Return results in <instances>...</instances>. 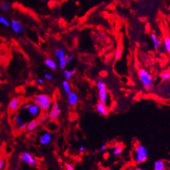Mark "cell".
Wrapping results in <instances>:
<instances>
[{"label":"cell","mask_w":170,"mask_h":170,"mask_svg":"<svg viewBox=\"0 0 170 170\" xmlns=\"http://www.w3.org/2000/svg\"><path fill=\"white\" fill-rule=\"evenodd\" d=\"M12 31L17 34H21L24 31V27L21 22L17 20H13L11 25Z\"/></svg>","instance_id":"obj_9"},{"label":"cell","mask_w":170,"mask_h":170,"mask_svg":"<svg viewBox=\"0 0 170 170\" xmlns=\"http://www.w3.org/2000/svg\"><path fill=\"white\" fill-rule=\"evenodd\" d=\"M54 56L58 58L60 69H65L67 65L65 60V52L63 49H57L54 52Z\"/></svg>","instance_id":"obj_7"},{"label":"cell","mask_w":170,"mask_h":170,"mask_svg":"<svg viewBox=\"0 0 170 170\" xmlns=\"http://www.w3.org/2000/svg\"><path fill=\"white\" fill-rule=\"evenodd\" d=\"M163 45L164 47L167 52L170 54V36L169 35H165L163 37Z\"/></svg>","instance_id":"obj_20"},{"label":"cell","mask_w":170,"mask_h":170,"mask_svg":"<svg viewBox=\"0 0 170 170\" xmlns=\"http://www.w3.org/2000/svg\"><path fill=\"white\" fill-rule=\"evenodd\" d=\"M13 121H14V124H16V126L19 125V124H20L22 122H24L23 119H22V118L21 117V115H20V114H16V115H15Z\"/></svg>","instance_id":"obj_23"},{"label":"cell","mask_w":170,"mask_h":170,"mask_svg":"<svg viewBox=\"0 0 170 170\" xmlns=\"http://www.w3.org/2000/svg\"><path fill=\"white\" fill-rule=\"evenodd\" d=\"M1 76H2V67L1 65H0V78H1Z\"/></svg>","instance_id":"obj_38"},{"label":"cell","mask_w":170,"mask_h":170,"mask_svg":"<svg viewBox=\"0 0 170 170\" xmlns=\"http://www.w3.org/2000/svg\"><path fill=\"white\" fill-rule=\"evenodd\" d=\"M26 110L27 111L28 113H29V115L32 116L33 118H37L38 116H40L42 110L36 103H31L29 108Z\"/></svg>","instance_id":"obj_10"},{"label":"cell","mask_w":170,"mask_h":170,"mask_svg":"<svg viewBox=\"0 0 170 170\" xmlns=\"http://www.w3.org/2000/svg\"><path fill=\"white\" fill-rule=\"evenodd\" d=\"M20 159L22 162L30 167H34L37 164V161L29 152H22L20 156Z\"/></svg>","instance_id":"obj_6"},{"label":"cell","mask_w":170,"mask_h":170,"mask_svg":"<svg viewBox=\"0 0 170 170\" xmlns=\"http://www.w3.org/2000/svg\"><path fill=\"white\" fill-rule=\"evenodd\" d=\"M0 24L4 25L5 27H10L11 25V22H9V20L6 18V17H4L2 15H0Z\"/></svg>","instance_id":"obj_22"},{"label":"cell","mask_w":170,"mask_h":170,"mask_svg":"<svg viewBox=\"0 0 170 170\" xmlns=\"http://www.w3.org/2000/svg\"><path fill=\"white\" fill-rule=\"evenodd\" d=\"M73 58H74V57H73L72 55L65 56V60H66V63H67V64H68V63H70L71 62H72Z\"/></svg>","instance_id":"obj_29"},{"label":"cell","mask_w":170,"mask_h":170,"mask_svg":"<svg viewBox=\"0 0 170 170\" xmlns=\"http://www.w3.org/2000/svg\"><path fill=\"white\" fill-rule=\"evenodd\" d=\"M31 103H28V102L26 103H24V104L23 106H22V108L23 109V110H27V109L29 108V107L30 106V105H31Z\"/></svg>","instance_id":"obj_33"},{"label":"cell","mask_w":170,"mask_h":170,"mask_svg":"<svg viewBox=\"0 0 170 170\" xmlns=\"http://www.w3.org/2000/svg\"><path fill=\"white\" fill-rule=\"evenodd\" d=\"M44 82H45V81L41 78H38V83L39 84H40V85H42L43 83H44Z\"/></svg>","instance_id":"obj_36"},{"label":"cell","mask_w":170,"mask_h":170,"mask_svg":"<svg viewBox=\"0 0 170 170\" xmlns=\"http://www.w3.org/2000/svg\"><path fill=\"white\" fill-rule=\"evenodd\" d=\"M106 149H107V146H106V144H103V145H101V148H100V151L104 152Z\"/></svg>","instance_id":"obj_34"},{"label":"cell","mask_w":170,"mask_h":170,"mask_svg":"<svg viewBox=\"0 0 170 170\" xmlns=\"http://www.w3.org/2000/svg\"><path fill=\"white\" fill-rule=\"evenodd\" d=\"M79 151H81V152H84L85 151V146H81L80 147H79Z\"/></svg>","instance_id":"obj_37"},{"label":"cell","mask_w":170,"mask_h":170,"mask_svg":"<svg viewBox=\"0 0 170 170\" xmlns=\"http://www.w3.org/2000/svg\"><path fill=\"white\" fill-rule=\"evenodd\" d=\"M150 36H151L152 43H153L154 49L156 50L160 49V48H161V41H160L158 37L157 36V35L155 34L154 33H152V34H151Z\"/></svg>","instance_id":"obj_15"},{"label":"cell","mask_w":170,"mask_h":170,"mask_svg":"<svg viewBox=\"0 0 170 170\" xmlns=\"http://www.w3.org/2000/svg\"><path fill=\"white\" fill-rule=\"evenodd\" d=\"M105 37H106V35L104 33H103V32H99L98 34V38L99 39L101 40H103V39H104L105 38Z\"/></svg>","instance_id":"obj_32"},{"label":"cell","mask_w":170,"mask_h":170,"mask_svg":"<svg viewBox=\"0 0 170 170\" xmlns=\"http://www.w3.org/2000/svg\"><path fill=\"white\" fill-rule=\"evenodd\" d=\"M65 168L66 170H74V167L73 165H72L71 163H67L65 164Z\"/></svg>","instance_id":"obj_28"},{"label":"cell","mask_w":170,"mask_h":170,"mask_svg":"<svg viewBox=\"0 0 170 170\" xmlns=\"http://www.w3.org/2000/svg\"><path fill=\"white\" fill-rule=\"evenodd\" d=\"M99 93V101L103 104L107 105L108 103V99L109 97V94L108 92L107 87H106V83L103 81H99L97 83Z\"/></svg>","instance_id":"obj_4"},{"label":"cell","mask_w":170,"mask_h":170,"mask_svg":"<svg viewBox=\"0 0 170 170\" xmlns=\"http://www.w3.org/2000/svg\"><path fill=\"white\" fill-rule=\"evenodd\" d=\"M62 86H63V90H64V91H65V92L67 94V95H68V94H70L71 92H72V91H71L70 83L68 82L67 80H65L63 81Z\"/></svg>","instance_id":"obj_21"},{"label":"cell","mask_w":170,"mask_h":170,"mask_svg":"<svg viewBox=\"0 0 170 170\" xmlns=\"http://www.w3.org/2000/svg\"><path fill=\"white\" fill-rule=\"evenodd\" d=\"M124 149V146L121 144H118L113 147L112 154L114 156L118 157L122 154V152Z\"/></svg>","instance_id":"obj_16"},{"label":"cell","mask_w":170,"mask_h":170,"mask_svg":"<svg viewBox=\"0 0 170 170\" xmlns=\"http://www.w3.org/2000/svg\"><path fill=\"white\" fill-rule=\"evenodd\" d=\"M52 140V136L49 132H45L39 138V143L42 145H47Z\"/></svg>","instance_id":"obj_11"},{"label":"cell","mask_w":170,"mask_h":170,"mask_svg":"<svg viewBox=\"0 0 170 170\" xmlns=\"http://www.w3.org/2000/svg\"><path fill=\"white\" fill-rule=\"evenodd\" d=\"M22 100L20 97H13L12 98L9 103L8 110L10 113H16L21 106Z\"/></svg>","instance_id":"obj_8"},{"label":"cell","mask_w":170,"mask_h":170,"mask_svg":"<svg viewBox=\"0 0 170 170\" xmlns=\"http://www.w3.org/2000/svg\"><path fill=\"white\" fill-rule=\"evenodd\" d=\"M45 78L46 80H47V81H51L52 79V75L51 74H49V73H46V74H45Z\"/></svg>","instance_id":"obj_31"},{"label":"cell","mask_w":170,"mask_h":170,"mask_svg":"<svg viewBox=\"0 0 170 170\" xmlns=\"http://www.w3.org/2000/svg\"><path fill=\"white\" fill-rule=\"evenodd\" d=\"M33 102L36 103L42 110L47 112L49 110L53 100L51 96L47 94H39L33 98Z\"/></svg>","instance_id":"obj_1"},{"label":"cell","mask_w":170,"mask_h":170,"mask_svg":"<svg viewBox=\"0 0 170 170\" xmlns=\"http://www.w3.org/2000/svg\"><path fill=\"white\" fill-rule=\"evenodd\" d=\"M134 161L136 163L140 164L145 162L148 158V150L145 146L139 144L134 150Z\"/></svg>","instance_id":"obj_2"},{"label":"cell","mask_w":170,"mask_h":170,"mask_svg":"<svg viewBox=\"0 0 170 170\" xmlns=\"http://www.w3.org/2000/svg\"><path fill=\"white\" fill-rule=\"evenodd\" d=\"M121 56H122V49H121L120 47H118L115 51V58L116 60L120 59V58H121Z\"/></svg>","instance_id":"obj_25"},{"label":"cell","mask_w":170,"mask_h":170,"mask_svg":"<svg viewBox=\"0 0 170 170\" xmlns=\"http://www.w3.org/2000/svg\"><path fill=\"white\" fill-rule=\"evenodd\" d=\"M96 110H97L101 115L104 117L107 116L108 114V109L107 106H106V104H103V103L99 102V101L97 104L96 105Z\"/></svg>","instance_id":"obj_12"},{"label":"cell","mask_w":170,"mask_h":170,"mask_svg":"<svg viewBox=\"0 0 170 170\" xmlns=\"http://www.w3.org/2000/svg\"><path fill=\"white\" fill-rule=\"evenodd\" d=\"M49 110L48 118L51 120H56L59 117L60 113H61V109L60 108L59 103H58L57 101H53Z\"/></svg>","instance_id":"obj_5"},{"label":"cell","mask_w":170,"mask_h":170,"mask_svg":"<svg viewBox=\"0 0 170 170\" xmlns=\"http://www.w3.org/2000/svg\"><path fill=\"white\" fill-rule=\"evenodd\" d=\"M154 170H165V162L161 160H158L154 162Z\"/></svg>","instance_id":"obj_18"},{"label":"cell","mask_w":170,"mask_h":170,"mask_svg":"<svg viewBox=\"0 0 170 170\" xmlns=\"http://www.w3.org/2000/svg\"><path fill=\"white\" fill-rule=\"evenodd\" d=\"M136 169H138V170H141L142 169H141V168H137Z\"/></svg>","instance_id":"obj_39"},{"label":"cell","mask_w":170,"mask_h":170,"mask_svg":"<svg viewBox=\"0 0 170 170\" xmlns=\"http://www.w3.org/2000/svg\"><path fill=\"white\" fill-rule=\"evenodd\" d=\"M161 78L162 81H167L170 79V72H165L161 73Z\"/></svg>","instance_id":"obj_26"},{"label":"cell","mask_w":170,"mask_h":170,"mask_svg":"<svg viewBox=\"0 0 170 170\" xmlns=\"http://www.w3.org/2000/svg\"><path fill=\"white\" fill-rule=\"evenodd\" d=\"M27 124L26 122H22L19 125L17 126V130L19 131H24L27 129Z\"/></svg>","instance_id":"obj_27"},{"label":"cell","mask_w":170,"mask_h":170,"mask_svg":"<svg viewBox=\"0 0 170 170\" xmlns=\"http://www.w3.org/2000/svg\"><path fill=\"white\" fill-rule=\"evenodd\" d=\"M139 78L145 89H149L153 84L154 78L149 71L145 69H140L138 72Z\"/></svg>","instance_id":"obj_3"},{"label":"cell","mask_w":170,"mask_h":170,"mask_svg":"<svg viewBox=\"0 0 170 170\" xmlns=\"http://www.w3.org/2000/svg\"><path fill=\"white\" fill-rule=\"evenodd\" d=\"M4 165V161L2 158H0V169H2Z\"/></svg>","instance_id":"obj_35"},{"label":"cell","mask_w":170,"mask_h":170,"mask_svg":"<svg viewBox=\"0 0 170 170\" xmlns=\"http://www.w3.org/2000/svg\"><path fill=\"white\" fill-rule=\"evenodd\" d=\"M38 119H39V120L40 121V123H44L45 121L47 120V116L46 115H45V114H44V115H40V117L38 118Z\"/></svg>","instance_id":"obj_30"},{"label":"cell","mask_w":170,"mask_h":170,"mask_svg":"<svg viewBox=\"0 0 170 170\" xmlns=\"http://www.w3.org/2000/svg\"><path fill=\"white\" fill-rule=\"evenodd\" d=\"M76 74V70H65L63 71V76L65 80H70L71 78L74 77V76Z\"/></svg>","instance_id":"obj_19"},{"label":"cell","mask_w":170,"mask_h":170,"mask_svg":"<svg viewBox=\"0 0 170 170\" xmlns=\"http://www.w3.org/2000/svg\"><path fill=\"white\" fill-rule=\"evenodd\" d=\"M10 9H11V5H10V4L8 3V2H4L2 4L1 9H2V11L7 12V11H9Z\"/></svg>","instance_id":"obj_24"},{"label":"cell","mask_w":170,"mask_h":170,"mask_svg":"<svg viewBox=\"0 0 170 170\" xmlns=\"http://www.w3.org/2000/svg\"><path fill=\"white\" fill-rule=\"evenodd\" d=\"M41 124L38 118H35L34 120H32L31 121H30L29 123L27 124V130L29 131H33L36 129L38 126H40V124Z\"/></svg>","instance_id":"obj_13"},{"label":"cell","mask_w":170,"mask_h":170,"mask_svg":"<svg viewBox=\"0 0 170 170\" xmlns=\"http://www.w3.org/2000/svg\"><path fill=\"white\" fill-rule=\"evenodd\" d=\"M45 65L52 70H55L57 68V63L52 58H46L45 60Z\"/></svg>","instance_id":"obj_17"},{"label":"cell","mask_w":170,"mask_h":170,"mask_svg":"<svg viewBox=\"0 0 170 170\" xmlns=\"http://www.w3.org/2000/svg\"><path fill=\"white\" fill-rule=\"evenodd\" d=\"M68 103L71 106H74L78 101V96L77 94L71 92L68 94Z\"/></svg>","instance_id":"obj_14"}]
</instances>
